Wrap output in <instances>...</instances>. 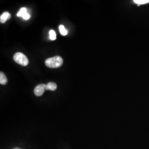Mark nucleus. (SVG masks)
<instances>
[{
    "mask_svg": "<svg viewBox=\"0 0 149 149\" xmlns=\"http://www.w3.org/2000/svg\"><path fill=\"white\" fill-rule=\"evenodd\" d=\"M59 31L61 34L63 36H66L68 34V31L66 30L65 28L63 25H60L59 26Z\"/></svg>",
    "mask_w": 149,
    "mask_h": 149,
    "instance_id": "9",
    "label": "nucleus"
},
{
    "mask_svg": "<svg viewBox=\"0 0 149 149\" xmlns=\"http://www.w3.org/2000/svg\"><path fill=\"white\" fill-rule=\"evenodd\" d=\"M49 36H50V39L52 40H55L56 39V33L53 30H51L49 32Z\"/></svg>",
    "mask_w": 149,
    "mask_h": 149,
    "instance_id": "10",
    "label": "nucleus"
},
{
    "mask_svg": "<svg viewBox=\"0 0 149 149\" xmlns=\"http://www.w3.org/2000/svg\"><path fill=\"white\" fill-rule=\"evenodd\" d=\"M26 13H27V10L26 8H22L20 10V11L18 12V13H17V16L18 17H22L24 16V15H26Z\"/></svg>",
    "mask_w": 149,
    "mask_h": 149,
    "instance_id": "8",
    "label": "nucleus"
},
{
    "mask_svg": "<svg viewBox=\"0 0 149 149\" xmlns=\"http://www.w3.org/2000/svg\"><path fill=\"white\" fill-rule=\"evenodd\" d=\"M57 88V85L53 82H50L46 86V90L55 91Z\"/></svg>",
    "mask_w": 149,
    "mask_h": 149,
    "instance_id": "5",
    "label": "nucleus"
},
{
    "mask_svg": "<svg viewBox=\"0 0 149 149\" xmlns=\"http://www.w3.org/2000/svg\"><path fill=\"white\" fill-rule=\"evenodd\" d=\"M13 59L17 64L23 66H27L29 63V60L27 56L22 53H17L15 54L13 56Z\"/></svg>",
    "mask_w": 149,
    "mask_h": 149,
    "instance_id": "2",
    "label": "nucleus"
},
{
    "mask_svg": "<svg viewBox=\"0 0 149 149\" xmlns=\"http://www.w3.org/2000/svg\"><path fill=\"white\" fill-rule=\"evenodd\" d=\"M134 2L138 5H142L149 3V0H134Z\"/></svg>",
    "mask_w": 149,
    "mask_h": 149,
    "instance_id": "7",
    "label": "nucleus"
},
{
    "mask_svg": "<svg viewBox=\"0 0 149 149\" xmlns=\"http://www.w3.org/2000/svg\"><path fill=\"white\" fill-rule=\"evenodd\" d=\"M7 81H8V80H7L6 74L3 72H0V84L1 85H5L7 84Z\"/></svg>",
    "mask_w": 149,
    "mask_h": 149,
    "instance_id": "6",
    "label": "nucleus"
},
{
    "mask_svg": "<svg viewBox=\"0 0 149 149\" xmlns=\"http://www.w3.org/2000/svg\"><path fill=\"white\" fill-rule=\"evenodd\" d=\"M18 149V148H16V149Z\"/></svg>",
    "mask_w": 149,
    "mask_h": 149,
    "instance_id": "12",
    "label": "nucleus"
},
{
    "mask_svg": "<svg viewBox=\"0 0 149 149\" xmlns=\"http://www.w3.org/2000/svg\"><path fill=\"white\" fill-rule=\"evenodd\" d=\"M30 17H31L30 15L27 13L26 15H24V16H23V18L24 19H25V20H27V19H29Z\"/></svg>",
    "mask_w": 149,
    "mask_h": 149,
    "instance_id": "11",
    "label": "nucleus"
},
{
    "mask_svg": "<svg viewBox=\"0 0 149 149\" xmlns=\"http://www.w3.org/2000/svg\"><path fill=\"white\" fill-rule=\"evenodd\" d=\"M46 86L47 85L45 84H40L37 86L34 90V94L37 96H42L46 90Z\"/></svg>",
    "mask_w": 149,
    "mask_h": 149,
    "instance_id": "3",
    "label": "nucleus"
},
{
    "mask_svg": "<svg viewBox=\"0 0 149 149\" xmlns=\"http://www.w3.org/2000/svg\"><path fill=\"white\" fill-rule=\"evenodd\" d=\"M11 17V15L8 12H4L1 17H0V22L2 23H4L7 20L10 19Z\"/></svg>",
    "mask_w": 149,
    "mask_h": 149,
    "instance_id": "4",
    "label": "nucleus"
},
{
    "mask_svg": "<svg viewBox=\"0 0 149 149\" xmlns=\"http://www.w3.org/2000/svg\"><path fill=\"white\" fill-rule=\"evenodd\" d=\"M63 59L60 56H55L45 60V65L49 68H58L63 64Z\"/></svg>",
    "mask_w": 149,
    "mask_h": 149,
    "instance_id": "1",
    "label": "nucleus"
}]
</instances>
